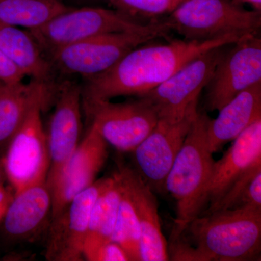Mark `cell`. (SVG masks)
I'll return each mask as SVG.
<instances>
[{"mask_svg":"<svg viewBox=\"0 0 261 261\" xmlns=\"http://www.w3.org/2000/svg\"><path fill=\"white\" fill-rule=\"evenodd\" d=\"M250 36L231 35L214 40L174 39L166 44L139 46L100 74L85 79L82 101L111 100L123 96L140 97L206 51Z\"/></svg>","mask_w":261,"mask_h":261,"instance_id":"cell-1","label":"cell"},{"mask_svg":"<svg viewBox=\"0 0 261 261\" xmlns=\"http://www.w3.org/2000/svg\"><path fill=\"white\" fill-rule=\"evenodd\" d=\"M210 119L205 112L197 111L165 181V190L176 203L172 242L181 238L189 225L206 208V196L215 164L207 140Z\"/></svg>","mask_w":261,"mask_h":261,"instance_id":"cell-2","label":"cell"},{"mask_svg":"<svg viewBox=\"0 0 261 261\" xmlns=\"http://www.w3.org/2000/svg\"><path fill=\"white\" fill-rule=\"evenodd\" d=\"M187 230L200 261L251 260L260 254L261 208L214 211L199 216Z\"/></svg>","mask_w":261,"mask_h":261,"instance_id":"cell-3","label":"cell"},{"mask_svg":"<svg viewBox=\"0 0 261 261\" xmlns=\"http://www.w3.org/2000/svg\"><path fill=\"white\" fill-rule=\"evenodd\" d=\"M161 20L185 40L204 42L258 35L261 12L245 9L231 0H187Z\"/></svg>","mask_w":261,"mask_h":261,"instance_id":"cell-4","label":"cell"},{"mask_svg":"<svg viewBox=\"0 0 261 261\" xmlns=\"http://www.w3.org/2000/svg\"><path fill=\"white\" fill-rule=\"evenodd\" d=\"M171 32L162 20L149 22L140 32L107 33L65 46L49 55L53 68L84 79L100 74L132 49Z\"/></svg>","mask_w":261,"mask_h":261,"instance_id":"cell-5","label":"cell"},{"mask_svg":"<svg viewBox=\"0 0 261 261\" xmlns=\"http://www.w3.org/2000/svg\"><path fill=\"white\" fill-rule=\"evenodd\" d=\"M148 24L138 23L118 10L71 8L29 32L43 53L49 56L60 48L89 38L107 33L140 32Z\"/></svg>","mask_w":261,"mask_h":261,"instance_id":"cell-6","label":"cell"},{"mask_svg":"<svg viewBox=\"0 0 261 261\" xmlns=\"http://www.w3.org/2000/svg\"><path fill=\"white\" fill-rule=\"evenodd\" d=\"M47 102L33 106L3 154L7 181L15 195L47 180L49 157L42 111Z\"/></svg>","mask_w":261,"mask_h":261,"instance_id":"cell-7","label":"cell"},{"mask_svg":"<svg viewBox=\"0 0 261 261\" xmlns=\"http://www.w3.org/2000/svg\"><path fill=\"white\" fill-rule=\"evenodd\" d=\"M82 104L99 135L122 152H133L159 120L152 103L144 97L124 102L94 100Z\"/></svg>","mask_w":261,"mask_h":261,"instance_id":"cell-8","label":"cell"},{"mask_svg":"<svg viewBox=\"0 0 261 261\" xmlns=\"http://www.w3.org/2000/svg\"><path fill=\"white\" fill-rule=\"evenodd\" d=\"M228 45L206 51L140 97L152 103L159 119L171 123L181 121L192 108L197 106L201 92L211 80Z\"/></svg>","mask_w":261,"mask_h":261,"instance_id":"cell-9","label":"cell"},{"mask_svg":"<svg viewBox=\"0 0 261 261\" xmlns=\"http://www.w3.org/2000/svg\"><path fill=\"white\" fill-rule=\"evenodd\" d=\"M205 87V108L219 111L254 84L261 82V39L250 36L230 44Z\"/></svg>","mask_w":261,"mask_h":261,"instance_id":"cell-10","label":"cell"},{"mask_svg":"<svg viewBox=\"0 0 261 261\" xmlns=\"http://www.w3.org/2000/svg\"><path fill=\"white\" fill-rule=\"evenodd\" d=\"M56 103L47 134L49 168L47 180L51 191L80 142L82 89L75 82H63L56 92Z\"/></svg>","mask_w":261,"mask_h":261,"instance_id":"cell-11","label":"cell"},{"mask_svg":"<svg viewBox=\"0 0 261 261\" xmlns=\"http://www.w3.org/2000/svg\"><path fill=\"white\" fill-rule=\"evenodd\" d=\"M101 178L80 192L51 219L45 257L51 261H80L94 202L109 181Z\"/></svg>","mask_w":261,"mask_h":261,"instance_id":"cell-12","label":"cell"},{"mask_svg":"<svg viewBox=\"0 0 261 261\" xmlns=\"http://www.w3.org/2000/svg\"><path fill=\"white\" fill-rule=\"evenodd\" d=\"M197 111V106H195L176 123L159 119L152 132L133 151L137 171L152 190L164 191L168 173Z\"/></svg>","mask_w":261,"mask_h":261,"instance_id":"cell-13","label":"cell"},{"mask_svg":"<svg viewBox=\"0 0 261 261\" xmlns=\"http://www.w3.org/2000/svg\"><path fill=\"white\" fill-rule=\"evenodd\" d=\"M108 143L91 123L51 190V219L60 214L79 193L96 181L108 158Z\"/></svg>","mask_w":261,"mask_h":261,"instance_id":"cell-14","label":"cell"},{"mask_svg":"<svg viewBox=\"0 0 261 261\" xmlns=\"http://www.w3.org/2000/svg\"><path fill=\"white\" fill-rule=\"evenodd\" d=\"M133 202L141 230L140 261L169 260L167 242L161 229L157 199L138 171L119 165L116 173Z\"/></svg>","mask_w":261,"mask_h":261,"instance_id":"cell-15","label":"cell"},{"mask_svg":"<svg viewBox=\"0 0 261 261\" xmlns=\"http://www.w3.org/2000/svg\"><path fill=\"white\" fill-rule=\"evenodd\" d=\"M233 141L224 156L215 161L206 196L205 210L216 205L240 176L261 161V118L253 122Z\"/></svg>","mask_w":261,"mask_h":261,"instance_id":"cell-16","label":"cell"},{"mask_svg":"<svg viewBox=\"0 0 261 261\" xmlns=\"http://www.w3.org/2000/svg\"><path fill=\"white\" fill-rule=\"evenodd\" d=\"M219 112L207 126L209 148L213 154L261 118V82L239 93Z\"/></svg>","mask_w":261,"mask_h":261,"instance_id":"cell-17","label":"cell"},{"mask_svg":"<svg viewBox=\"0 0 261 261\" xmlns=\"http://www.w3.org/2000/svg\"><path fill=\"white\" fill-rule=\"evenodd\" d=\"M53 85L32 80L30 83L0 84V154L21 126L31 108L41 100H49Z\"/></svg>","mask_w":261,"mask_h":261,"instance_id":"cell-18","label":"cell"},{"mask_svg":"<svg viewBox=\"0 0 261 261\" xmlns=\"http://www.w3.org/2000/svg\"><path fill=\"white\" fill-rule=\"evenodd\" d=\"M51 196L47 183L15 194L3 219V229L10 238H30L40 229L51 213Z\"/></svg>","mask_w":261,"mask_h":261,"instance_id":"cell-19","label":"cell"},{"mask_svg":"<svg viewBox=\"0 0 261 261\" xmlns=\"http://www.w3.org/2000/svg\"><path fill=\"white\" fill-rule=\"evenodd\" d=\"M0 50L33 80L51 85L53 68L30 33L0 23Z\"/></svg>","mask_w":261,"mask_h":261,"instance_id":"cell-20","label":"cell"},{"mask_svg":"<svg viewBox=\"0 0 261 261\" xmlns=\"http://www.w3.org/2000/svg\"><path fill=\"white\" fill-rule=\"evenodd\" d=\"M121 197V185L114 173L112 177H110L108 185L98 196L92 207L88 231L84 244L83 255L111 241Z\"/></svg>","mask_w":261,"mask_h":261,"instance_id":"cell-21","label":"cell"},{"mask_svg":"<svg viewBox=\"0 0 261 261\" xmlns=\"http://www.w3.org/2000/svg\"><path fill=\"white\" fill-rule=\"evenodd\" d=\"M71 8L59 0H0V23L32 30Z\"/></svg>","mask_w":261,"mask_h":261,"instance_id":"cell-22","label":"cell"},{"mask_svg":"<svg viewBox=\"0 0 261 261\" xmlns=\"http://www.w3.org/2000/svg\"><path fill=\"white\" fill-rule=\"evenodd\" d=\"M245 207L261 208V161L249 168L216 205L206 209L200 216Z\"/></svg>","mask_w":261,"mask_h":261,"instance_id":"cell-23","label":"cell"},{"mask_svg":"<svg viewBox=\"0 0 261 261\" xmlns=\"http://www.w3.org/2000/svg\"><path fill=\"white\" fill-rule=\"evenodd\" d=\"M121 201L111 241L118 244L126 252L130 260L140 261V223L129 195L121 185Z\"/></svg>","mask_w":261,"mask_h":261,"instance_id":"cell-24","label":"cell"},{"mask_svg":"<svg viewBox=\"0 0 261 261\" xmlns=\"http://www.w3.org/2000/svg\"><path fill=\"white\" fill-rule=\"evenodd\" d=\"M118 11L129 18L167 16L187 0H108Z\"/></svg>","mask_w":261,"mask_h":261,"instance_id":"cell-25","label":"cell"},{"mask_svg":"<svg viewBox=\"0 0 261 261\" xmlns=\"http://www.w3.org/2000/svg\"><path fill=\"white\" fill-rule=\"evenodd\" d=\"M83 258L89 261H128L129 257L118 244L113 241L102 244L85 252Z\"/></svg>","mask_w":261,"mask_h":261,"instance_id":"cell-26","label":"cell"},{"mask_svg":"<svg viewBox=\"0 0 261 261\" xmlns=\"http://www.w3.org/2000/svg\"><path fill=\"white\" fill-rule=\"evenodd\" d=\"M23 71L0 50V82L5 84H15L23 82Z\"/></svg>","mask_w":261,"mask_h":261,"instance_id":"cell-27","label":"cell"},{"mask_svg":"<svg viewBox=\"0 0 261 261\" xmlns=\"http://www.w3.org/2000/svg\"><path fill=\"white\" fill-rule=\"evenodd\" d=\"M14 195V192L10 186L9 188L5 186L0 188V224L3 223L8 206L13 200Z\"/></svg>","mask_w":261,"mask_h":261,"instance_id":"cell-28","label":"cell"},{"mask_svg":"<svg viewBox=\"0 0 261 261\" xmlns=\"http://www.w3.org/2000/svg\"><path fill=\"white\" fill-rule=\"evenodd\" d=\"M233 3L240 5H250L252 9L261 12V0H231Z\"/></svg>","mask_w":261,"mask_h":261,"instance_id":"cell-29","label":"cell"},{"mask_svg":"<svg viewBox=\"0 0 261 261\" xmlns=\"http://www.w3.org/2000/svg\"><path fill=\"white\" fill-rule=\"evenodd\" d=\"M7 181L5 175L4 166H3V156L0 154V188L5 186V181Z\"/></svg>","mask_w":261,"mask_h":261,"instance_id":"cell-30","label":"cell"},{"mask_svg":"<svg viewBox=\"0 0 261 261\" xmlns=\"http://www.w3.org/2000/svg\"><path fill=\"white\" fill-rule=\"evenodd\" d=\"M1 83H2V82H0V84H1Z\"/></svg>","mask_w":261,"mask_h":261,"instance_id":"cell-31","label":"cell"}]
</instances>
